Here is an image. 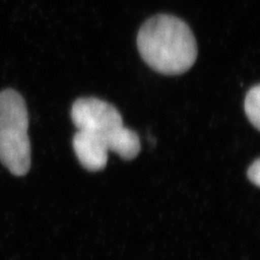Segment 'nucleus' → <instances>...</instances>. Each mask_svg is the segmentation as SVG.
Returning a JSON list of instances; mask_svg holds the SVG:
<instances>
[{
  "instance_id": "f257e3e1",
  "label": "nucleus",
  "mask_w": 260,
  "mask_h": 260,
  "mask_svg": "<svg viewBox=\"0 0 260 260\" xmlns=\"http://www.w3.org/2000/svg\"><path fill=\"white\" fill-rule=\"evenodd\" d=\"M142 59L161 75L185 74L198 57V46L192 30L182 19L157 15L148 19L137 36Z\"/></svg>"
},
{
  "instance_id": "f03ea898",
  "label": "nucleus",
  "mask_w": 260,
  "mask_h": 260,
  "mask_svg": "<svg viewBox=\"0 0 260 260\" xmlns=\"http://www.w3.org/2000/svg\"><path fill=\"white\" fill-rule=\"evenodd\" d=\"M27 107L14 90L0 93V161L17 177L27 174L31 166L28 137Z\"/></svg>"
},
{
  "instance_id": "7ed1b4c3",
  "label": "nucleus",
  "mask_w": 260,
  "mask_h": 260,
  "mask_svg": "<svg viewBox=\"0 0 260 260\" xmlns=\"http://www.w3.org/2000/svg\"><path fill=\"white\" fill-rule=\"evenodd\" d=\"M71 116L77 130L93 132L103 137L123 125L119 110L96 98H81L73 104Z\"/></svg>"
},
{
  "instance_id": "20e7f679",
  "label": "nucleus",
  "mask_w": 260,
  "mask_h": 260,
  "mask_svg": "<svg viewBox=\"0 0 260 260\" xmlns=\"http://www.w3.org/2000/svg\"><path fill=\"white\" fill-rule=\"evenodd\" d=\"M73 147L79 163L87 171L99 172L106 167L109 150L103 136L77 130L73 140Z\"/></svg>"
},
{
  "instance_id": "39448f33",
  "label": "nucleus",
  "mask_w": 260,
  "mask_h": 260,
  "mask_svg": "<svg viewBox=\"0 0 260 260\" xmlns=\"http://www.w3.org/2000/svg\"><path fill=\"white\" fill-rule=\"evenodd\" d=\"M104 140L108 150L117 153L123 160H132L141 151L139 135L124 125L109 133Z\"/></svg>"
},
{
  "instance_id": "423d86ee",
  "label": "nucleus",
  "mask_w": 260,
  "mask_h": 260,
  "mask_svg": "<svg viewBox=\"0 0 260 260\" xmlns=\"http://www.w3.org/2000/svg\"><path fill=\"white\" fill-rule=\"evenodd\" d=\"M245 113L251 124L260 129V85L251 88L245 98Z\"/></svg>"
},
{
  "instance_id": "0eeeda50",
  "label": "nucleus",
  "mask_w": 260,
  "mask_h": 260,
  "mask_svg": "<svg viewBox=\"0 0 260 260\" xmlns=\"http://www.w3.org/2000/svg\"><path fill=\"white\" fill-rule=\"evenodd\" d=\"M248 178L255 186L260 185V159L257 158L254 162H252L251 166L247 172Z\"/></svg>"
}]
</instances>
